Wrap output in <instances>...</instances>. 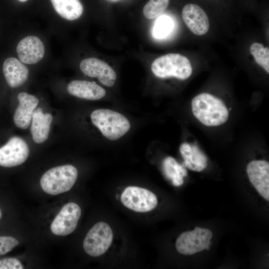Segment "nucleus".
I'll return each mask as SVG.
<instances>
[{"label":"nucleus","mask_w":269,"mask_h":269,"mask_svg":"<svg viewBox=\"0 0 269 269\" xmlns=\"http://www.w3.org/2000/svg\"><path fill=\"white\" fill-rule=\"evenodd\" d=\"M194 116L205 126H218L224 124L229 111L222 101L209 93H201L191 102Z\"/></svg>","instance_id":"obj_1"},{"label":"nucleus","mask_w":269,"mask_h":269,"mask_svg":"<svg viewBox=\"0 0 269 269\" xmlns=\"http://www.w3.org/2000/svg\"><path fill=\"white\" fill-rule=\"evenodd\" d=\"M93 124L106 138L115 140L125 134L131 125L127 118L122 114L109 109H98L91 115Z\"/></svg>","instance_id":"obj_2"},{"label":"nucleus","mask_w":269,"mask_h":269,"mask_svg":"<svg viewBox=\"0 0 269 269\" xmlns=\"http://www.w3.org/2000/svg\"><path fill=\"white\" fill-rule=\"evenodd\" d=\"M78 176V171L72 165L53 167L41 176L40 183L42 190L50 195H58L70 190Z\"/></svg>","instance_id":"obj_3"},{"label":"nucleus","mask_w":269,"mask_h":269,"mask_svg":"<svg viewBox=\"0 0 269 269\" xmlns=\"http://www.w3.org/2000/svg\"><path fill=\"white\" fill-rule=\"evenodd\" d=\"M151 69L160 78L174 77L184 80L192 73L189 60L178 53H168L157 58L151 64Z\"/></svg>","instance_id":"obj_4"},{"label":"nucleus","mask_w":269,"mask_h":269,"mask_svg":"<svg viewBox=\"0 0 269 269\" xmlns=\"http://www.w3.org/2000/svg\"><path fill=\"white\" fill-rule=\"evenodd\" d=\"M113 233L110 226L104 222L95 224L87 234L83 248L85 252L92 257L104 254L112 244Z\"/></svg>","instance_id":"obj_5"},{"label":"nucleus","mask_w":269,"mask_h":269,"mask_svg":"<svg viewBox=\"0 0 269 269\" xmlns=\"http://www.w3.org/2000/svg\"><path fill=\"white\" fill-rule=\"evenodd\" d=\"M123 204L127 208L137 212H146L155 208L157 199L150 191L137 186H128L121 196Z\"/></svg>","instance_id":"obj_6"},{"label":"nucleus","mask_w":269,"mask_h":269,"mask_svg":"<svg viewBox=\"0 0 269 269\" xmlns=\"http://www.w3.org/2000/svg\"><path fill=\"white\" fill-rule=\"evenodd\" d=\"M81 215V209L76 203L65 204L50 225L51 232L58 236H66L76 229Z\"/></svg>","instance_id":"obj_7"},{"label":"nucleus","mask_w":269,"mask_h":269,"mask_svg":"<svg viewBox=\"0 0 269 269\" xmlns=\"http://www.w3.org/2000/svg\"><path fill=\"white\" fill-rule=\"evenodd\" d=\"M29 149L22 138L13 136L0 147V166L11 167L23 163L27 158Z\"/></svg>","instance_id":"obj_8"},{"label":"nucleus","mask_w":269,"mask_h":269,"mask_svg":"<svg viewBox=\"0 0 269 269\" xmlns=\"http://www.w3.org/2000/svg\"><path fill=\"white\" fill-rule=\"evenodd\" d=\"M81 71L90 77H96L104 85L113 86L117 78L114 70L105 62L96 58L83 60L80 64Z\"/></svg>","instance_id":"obj_9"},{"label":"nucleus","mask_w":269,"mask_h":269,"mask_svg":"<svg viewBox=\"0 0 269 269\" xmlns=\"http://www.w3.org/2000/svg\"><path fill=\"white\" fill-rule=\"evenodd\" d=\"M249 180L258 193L269 201V163L264 160H254L247 166Z\"/></svg>","instance_id":"obj_10"},{"label":"nucleus","mask_w":269,"mask_h":269,"mask_svg":"<svg viewBox=\"0 0 269 269\" xmlns=\"http://www.w3.org/2000/svg\"><path fill=\"white\" fill-rule=\"evenodd\" d=\"M182 19L187 27L194 34L202 35L209 29V21L207 14L198 5L186 4L182 10Z\"/></svg>","instance_id":"obj_11"},{"label":"nucleus","mask_w":269,"mask_h":269,"mask_svg":"<svg viewBox=\"0 0 269 269\" xmlns=\"http://www.w3.org/2000/svg\"><path fill=\"white\" fill-rule=\"evenodd\" d=\"M17 55L22 63L33 64L40 61L45 53L42 41L35 36H28L21 39L16 47Z\"/></svg>","instance_id":"obj_12"},{"label":"nucleus","mask_w":269,"mask_h":269,"mask_svg":"<svg viewBox=\"0 0 269 269\" xmlns=\"http://www.w3.org/2000/svg\"><path fill=\"white\" fill-rule=\"evenodd\" d=\"M19 105L15 110L13 120L17 127L27 129L31 121L32 114L39 100L37 97L25 92L20 93L17 96Z\"/></svg>","instance_id":"obj_13"},{"label":"nucleus","mask_w":269,"mask_h":269,"mask_svg":"<svg viewBox=\"0 0 269 269\" xmlns=\"http://www.w3.org/2000/svg\"><path fill=\"white\" fill-rule=\"evenodd\" d=\"M67 91L72 96L89 100H98L106 95V91L102 87L85 80L71 81L67 86Z\"/></svg>","instance_id":"obj_14"},{"label":"nucleus","mask_w":269,"mask_h":269,"mask_svg":"<svg viewBox=\"0 0 269 269\" xmlns=\"http://www.w3.org/2000/svg\"><path fill=\"white\" fill-rule=\"evenodd\" d=\"M2 71L7 84L11 88L18 87L25 83L29 73L27 68L14 57L5 60Z\"/></svg>","instance_id":"obj_15"},{"label":"nucleus","mask_w":269,"mask_h":269,"mask_svg":"<svg viewBox=\"0 0 269 269\" xmlns=\"http://www.w3.org/2000/svg\"><path fill=\"white\" fill-rule=\"evenodd\" d=\"M179 151L184 159V167L197 172L207 167V157L197 145L184 142L180 145Z\"/></svg>","instance_id":"obj_16"},{"label":"nucleus","mask_w":269,"mask_h":269,"mask_svg":"<svg viewBox=\"0 0 269 269\" xmlns=\"http://www.w3.org/2000/svg\"><path fill=\"white\" fill-rule=\"evenodd\" d=\"M52 119V115L49 113H44L41 108L34 111L31 120V133L35 142L41 143L47 139Z\"/></svg>","instance_id":"obj_17"},{"label":"nucleus","mask_w":269,"mask_h":269,"mask_svg":"<svg viewBox=\"0 0 269 269\" xmlns=\"http://www.w3.org/2000/svg\"><path fill=\"white\" fill-rule=\"evenodd\" d=\"M50 0L57 13L67 20H76L83 13V6L79 0Z\"/></svg>","instance_id":"obj_18"},{"label":"nucleus","mask_w":269,"mask_h":269,"mask_svg":"<svg viewBox=\"0 0 269 269\" xmlns=\"http://www.w3.org/2000/svg\"><path fill=\"white\" fill-rule=\"evenodd\" d=\"M162 167L165 175L172 181L173 185L180 186L183 184V177L187 176V170L174 158L171 156L166 157L163 161Z\"/></svg>","instance_id":"obj_19"},{"label":"nucleus","mask_w":269,"mask_h":269,"mask_svg":"<svg viewBox=\"0 0 269 269\" xmlns=\"http://www.w3.org/2000/svg\"><path fill=\"white\" fill-rule=\"evenodd\" d=\"M250 52L257 64L269 73V48L264 45L255 42L250 46Z\"/></svg>","instance_id":"obj_20"},{"label":"nucleus","mask_w":269,"mask_h":269,"mask_svg":"<svg viewBox=\"0 0 269 269\" xmlns=\"http://www.w3.org/2000/svg\"><path fill=\"white\" fill-rule=\"evenodd\" d=\"M169 0H149L143 8V14L149 19L160 16L167 8Z\"/></svg>","instance_id":"obj_21"},{"label":"nucleus","mask_w":269,"mask_h":269,"mask_svg":"<svg viewBox=\"0 0 269 269\" xmlns=\"http://www.w3.org/2000/svg\"><path fill=\"white\" fill-rule=\"evenodd\" d=\"M173 25V21L169 17L165 15L160 16L157 19L154 25V36L156 38L166 37L171 32Z\"/></svg>","instance_id":"obj_22"},{"label":"nucleus","mask_w":269,"mask_h":269,"mask_svg":"<svg viewBox=\"0 0 269 269\" xmlns=\"http://www.w3.org/2000/svg\"><path fill=\"white\" fill-rule=\"evenodd\" d=\"M19 244V242L10 236H0V255H3L11 251Z\"/></svg>","instance_id":"obj_23"},{"label":"nucleus","mask_w":269,"mask_h":269,"mask_svg":"<svg viewBox=\"0 0 269 269\" xmlns=\"http://www.w3.org/2000/svg\"><path fill=\"white\" fill-rule=\"evenodd\" d=\"M20 261L15 258H10L0 260V269H23Z\"/></svg>","instance_id":"obj_24"},{"label":"nucleus","mask_w":269,"mask_h":269,"mask_svg":"<svg viewBox=\"0 0 269 269\" xmlns=\"http://www.w3.org/2000/svg\"><path fill=\"white\" fill-rule=\"evenodd\" d=\"M19 0L20 2H25V1H27L28 0Z\"/></svg>","instance_id":"obj_25"},{"label":"nucleus","mask_w":269,"mask_h":269,"mask_svg":"<svg viewBox=\"0 0 269 269\" xmlns=\"http://www.w3.org/2000/svg\"><path fill=\"white\" fill-rule=\"evenodd\" d=\"M1 216H2V213H1V210H0V219L1 218Z\"/></svg>","instance_id":"obj_26"}]
</instances>
